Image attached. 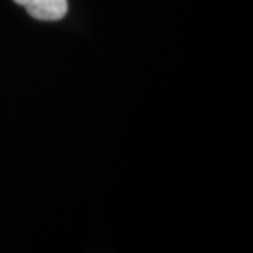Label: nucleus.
Wrapping results in <instances>:
<instances>
[{"instance_id": "nucleus-1", "label": "nucleus", "mask_w": 253, "mask_h": 253, "mask_svg": "<svg viewBox=\"0 0 253 253\" xmlns=\"http://www.w3.org/2000/svg\"><path fill=\"white\" fill-rule=\"evenodd\" d=\"M26 7L31 17L41 21H56L65 17L68 11V0H14Z\"/></svg>"}]
</instances>
